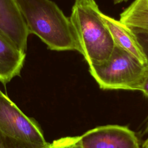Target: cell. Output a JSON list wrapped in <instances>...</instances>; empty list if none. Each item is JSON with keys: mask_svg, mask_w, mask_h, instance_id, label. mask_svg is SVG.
I'll return each instance as SVG.
<instances>
[{"mask_svg": "<svg viewBox=\"0 0 148 148\" xmlns=\"http://www.w3.org/2000/svg\"><path fill=\"white\" fill-rule=\"evenodd\" d=\"M29 34L54 51L82 49L69 17L51 0H17Z\"/></svg>", "mask_w": 148, "mask_h": 148, "instance_id": "obj_1", "label": "cell"}, {"mask_svg": "<svg viewBox=\"0 0 148 148\" xmlns=\"http://www.w3.org/2000/svg\"><path fill=\"white\" fill-rule=\"evenodd\" d=\"M101 13L94 0H75L69 17L88 65L108 61L115 46Z\"/></svg>", "mask_w": 148, "mask_h": 148, "instance_id": "obj_2", "label": "cell"}, {"mask_svg": "<svg viewBox=\"0 0 148 148\" xmlns=\"http://www.w3.org/2000/svg\"><path fill=\"white\" fill-rule=\"evenodd\" d=\"M88 66L90 74L103 90L139 91L146 75V66L116 45L108 61Z\"/></svg>", "mask_w": 148, "mask_h": 148, "instance_id": "obj_3", "label": "cell"}, {"mask_svg": "<svg viewBox=\"0 0 148 148\" xmlns=\"http://www.w3.org/2000/svg\"><path fill=\"white\" fill-rule=\"evenodd\" d=\"M0 131L4 134L39 147L47 142L38 124L27 117L0 90Z\"/></svg>", "mask_w": 148, "mask_h": 148, "instance_id": "obj_4", "label": "cell"}, {"mask_svg": "<svg viewBox=\"0 0 148 148\" xmlns=\"http://www.w3.org/2000/svg\"><path fill=\"white\" fill-rule=\"evenodd\" d=\"M82 148H140L135 134L127 127L107 125L78 136Z\"/></svg>", "mask_w": 148, "mask_h": 148, "instance_id": "obj_5", "label": "cell"}, {"mask_svg": "<svg viewBox=\"0 0 148 148\" xmlns=\"http://www.w3.org/2000/svg\"><path fill=\"white\" fill-rule=\"evenodd\" d=\"M0 34L25 52L29 32L17 0H0Z\"/></svg>", "mask_w": 148, "mask_h": 148, "instance_id": "obj_6", "label": "cell"}, {"mask_svg": "<svg viewBox=\"0 0 148 148\" xmlns=\"http://www.w3.org/2000/svg\"><path fill=\"white\" fill-rule=\"evenodd\" d=\"M101 17L112 36L114 45L125 50L143 65L147 66L146 58L131 29L120 20H116L102 12Z\"/></svg>", "mask_w": 148, "mask_h": 148, "instance_id": "obj_7", "label": "cell"}, {"mask_svg": "<svg viewBox=\"0 0 148 148\" xmlns=\"http://www.w3.org/2000/svg\"><path fill=\"white\" fill-rule=\"evenodd\" d=\"M25 56V52L0 34V82L6 84L20 75Z\"/></svg>", "mask_w": 148, "mask_h": 148, "instance_id": "obj_8", "label": "cell"}, {"mask_svg": "<svg viewBox=\"0 0 148 148\" xmlns=\"http://www.w3.org/2000/svg\"><path fill=\"white\" fill-rule=\"evenodd\" d=\"M119 20L130 28L148 30V0H134L120 14Z\"/></svg>", "mask_w": 148, "mask_h": 148, "instance_id": "obj_9", "label": "cell"}, {"mask_svg": "<svg viewBox=\"0 0 148 148\" xmlns=\"http://www.w3.org/2000/svg\"><path fill=\"white\" fill-rule=\"evenodd\" d=\"M0 148H51V143L45 147H39L23 140L9 136L0 131Z\"/></svg>", "mask_w": 148, "mask_h": 148, "instance_id": "obj_10", "label": "cell"}, {"mask_svg": "<svg viewBox=\"0 0 148 148\" xmlns=\"http://www.w3.org/2000/svg\"><path fill=\"white\" fill-rule=\"evenodd\" d=\"M51 148H82L79 143L77 136H68L54 140L51 143Z\"/></svg>", "mask_w": 148, "mask_h": 148, "instance_id": "obj_11", "label": "cell"}, {"mask_svg": "<svg viewBox=\"0 0 148 148\" xmlns=\"http://www.w3.org/2000/svg\"><path fill=\"white\" fill-rule=\"evenodd\" d=\"M135 35L136 39L147 61L148 66V30L138 28H130Z\"/></svg>", "mask_w": 148, "mask_h": 148, "instance_id": "obj_12", "label": "cell"}, {"mask_svg": "<svg viewBox=\"0 0 148 148\" xmlns=\"http://www.w3.org/2000/svg\"><path fill=\"white\" fill-rule=\"evenodd\" d=\"M139 91H141L145 96L148 98V71L146 70V75L140 86Z\"/></svg>", "mask_w": 148, "mask_h": 148, "instance_id": "obj_13", "label": "cell"}, {"mask_svg": "<svg viewBox=\"0 0 148 148\" xmlns=\"http://www.w3.org/2000/svg\"><path fill=\"white\" fill-rule=\"evenodd\" d=\"M128 0H113L114 5H117L119 3H121L123 2H127Z\"/></svg>", "mask_w": 148, "mask_h": 148, "instance_id": "obj_14", "label": "cell"}, {"mask_svg": "<svg viewBox=\"0 0 148 148\" xmlns=\"http://www.w3.org/2000/svg\"><path fill=\"white\" fill-rule=\"evenodd\" d=\"M142 147L143 148H148V138L145 140L142 145Z\"/></svg>", "mask_w": 148, "mask_h": 148, "instance_id": "obj_15", "label": "cell"}, {"mask_svg": "<svg viewBox=\"0 0 148 148\" xmlns=\"http://www.w3.org/2000/svg\"><path fill=\"white\" fill-rule=\"evenodd\" d=\"M146 133H148V117H147V121L146 124L145 129L144 130V134H146Z\"/></svg>", "mask_w": 148, "mask_h": 148, "instance_id": "obj_16", "label": "cell"}, {"mask_svg": "<svg viewBox=\"0 0 148 148\" xmlns=\"http://www.w3.org/2000/svg\"><path fill=\"white\" fill-rule=\"evenodd\" d=\"M146 70L148 71V66H146Z\"/></svg>", "mask_w": 148, "mask_h": 148, "instance_id": "obj_17", "label": "cell"}]
</instances>
